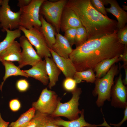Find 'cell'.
I'll list each match as a JSON object with an SVG mask.
<instances>
[{"label": "cell", "instance_id": "obj_1", "mask_svg": "<svg viewBox=\"0 0 127 127\" xmlns=\"http://www.w3.org/2000/svg\"><path fill=\"white\" fill-rule=\"evenodd\" d=\"M118 31L117 29L112 33L87 40L73 49L69 58L77 71L93 70L102 60L122 55L125 45L119 41Z\"/></svg>", "mask_w": 127, "mask_h": 127}, {"label": "cell", "instance_id": "obj_2", "mask_svg": "<svg viewBox=\"0 0 127 127\" xmlns=\"http://www.w3.org/2000/svg\"><path fill=\"white\" fill-rule=\"evenodd\" d=\"M65 6L77 15L86 30L87 40L112 33L118 29L117 21L96 10L90 0H67Z\"/></svg>", "mask_w": 127, "mask_h": 127}, {"label": "cell", "instance_id": "obj_3", "mask_svg": "<svg viewBox=\"0 0 127 127\" xmlns=\"http://www.w3.org/2000/svg\"><path fill=\"white\" fill-rule=\"evenodd\" d=\"M118 66L114 64L104 76L96 78L92 94L94 96H98L96 104L98 107L103 106L105 101H111V90L114 78L118 72Z\"/></svg>", "mask_w": 127, "mask_h": 127}, {"label": "cell", "instance_id": "obj_4", "mask_svg": "<svg viewBox=\"0 0 127 127\" xmlns=\"http://www.w3.org/2000/svg\"><path fill=\"white\" fill-rule=\"evenodd\" d=\"M67 0H60L52 2L44 0L40 8V13L46 20L55 28L56 32L59 33L62 15Z\"/></svg>", "mask_w": 127, "mask_h": 127}, {"label": "cell", "instance_id": "obj_5", "mask_svg": "<svg viewBox=\"0 0 127 127\" xmlns=\"http://www.w3.org/2000/svg\"><path fill=\"white\" fill-rule=\"evenodd\" d=\"M44 0H32L28 6L20 8V26L27 29L33 27L40 30L41 23L40 9Z\"/></svg>", "mask_w": 127, "mask_h": 127}, {"label": "cell", "instance_id": "obj_6", "mask_svg": "<svg viewBox=\"0 0 127 127\" xmlns=\"http://www.w3.org/2000/svg\"><path fill=\"white\" fill-rule=\"evenodd\" d=\"M72 96L68 102L62 103L60 101L59 98L57 107L54 113L50 115L53 117L63 116L65 117L69 120L78 118L81 111L78 108L79 100L82 92L81 89L76 87L71 92Z\"/></svg>", "mask_w": 127, "mask_h": 127}, {"label": "cell", "instance_id": "obj_7", "mask_svg": "<svg viewBox=\"0 0 127 127\" xmlns=\"http://www.w3.org/2000/svg\"><path fill=\"white\" fill-rule=\"evenodd\" d=\"M18 29L23 32L31 44L34 46L37 53L41 58L52 57L49 48L39 30L34 27L27 29L20 26Z\"/></svg>", "mask_w": 127, "mask_h": 127}, {"label": "cell", "instance_id": "obj_8", "mask_svg": "<svg viewBox=\"0 0 127 127\" xmlns=\"http://www.w3.org/2000/svg\"><path fill=\"white\" fill-rule=\"evenodd\" d=\"M59 98L54 91L46 87L42 90L38 100L32 103V107L36 111L51 115L57 107Z\"/></svg>", "mask_w": 127, "mask_h": 127}, {"label": "cell", "instance_id": "obj_9", "mask_svg": "<svg viewBox=\"0 0 127 127\" xmlns=\"http://www.w3.org/2000/svg\"><path fill=\"white\" fill-rule=\"evenodd\" d=\"M9 0H2L0 7V27L3 32L6 29L13 30L20 26V11L14 12L11 10Z\"/></svg>", "mask_w": 127, "mask_h": 127}, {"label": "cell", "instance_id": "obj_10", "mask_svg": "<svg viewBox=\"0 0 127 127\" xmlns=\"http://www.w3.org/2000/svg\"><path fill=\"white\" fill-rule=\"evenodd\" d=\"M19 43L22 49L20 59L18 62L20 68L27 65L32 66L42 60L24 35L19 38Z\"/></svg>", "mask_w": 127, "mask_h": 127}, {"label": "cell", "instance_id": "obj_11", "mask_svg": "<svg viewBox=\"0 0 127 127\" xmlns=\"http://www.w3.org/2000/svg\"><path fill=\"white\" fill-rule=\"evenodd\" d=\"M119 77L113 85L111 92V105L115 107L125 108L127 106V87L123 84L119 69Z\"/></svg>", "mask_w": 127, "mask_h": 127}, {"label": "cell", "instance_id": "obj_12", "mask_svg": "<svg viewBox=\"0 0 127 127\" xmlns=\"http://www.w3.org/2000/svg\"><path fill=\"white\" fill-rule=\"evenodd\" d=\"M84 110L81 111L80 115L78 118L72 120L66 121L58 117H52V121L56 125L63 127H97L98 126L107 127V124L106 122L104 121L101 124L96 125L91 124L87 122L84 117Z\"/></svg>", "mask_w": 127, "mask_h": 127}, {"label": "cell", "instance_id": "obj_13", "mask_svg": "<svg viewBox=\"0 0 127 127\" xmlns=\"http://www.w3.org/2000/svg\"><path fill=\"white\" fill-rule=\"evenodd\" d=\"M49 49L52 58L65 78H73L77 71L71 60L59 56L50 48Z\"/></svg>", "mask_w": 127, "mask_h": 127}, {"label": "cell", "instance_id": "obj_14", "mask_svg": "<svg viewBox=\"0 0 127 127\" xmlns=\"http://www.w3.org/2000/svg\"><path fill=\"white\" fill-rule=\"evenodd\" d=\"M104 5L109 4L110 7L106 8L107 12L114 15L117 20L118 29H121L126 25L127 22V12L119 6L115 0H102Z\"/></svg>", "mask_w": 127, "mask_h": 127}, {"label": "cell", "instance_id": "obj_15", "mask_svg": "<svg viewBox=\"0 0 127 127\" xmlns=\"http://www.w3.org/2000/svg\"><path fill=\"white\" fill-rule=\"evenodd\" d=\"M82 26L77 15L71 9L65 6L61 17L60 30L63 32L70 28H76Z\"/></svg>", "mask_w": 127, "mask_h": 127}, {"label": "cell", "instance_id": "obj_16", "mask_svg": "<svg viewBox=\"0 0 127 127\" xmlns=\"http://www.w3.org/2000/svg\"><path fill=\"white\" fill-rule=\"evenodd\" d=\"M23 71L29 77H31L40 82L44 85L49 83V79L47 72L45 60H42L32 66L27 70Z\"/></svg>", "mask_w": 127, "mask_h": 127}, {"label": "cell", "instance_id": "obj_17", "mask_svg": "<svg viewBox=\"0 0 127 127\" xmlns=\"http://www.w3.org/2000/svg\"><path fill=\"white\" fill-rule=\"evenodd\" d=\"M56 41L51 48L59 56L69 58L73 49L69 43L64 36L56 32Z\"/></svg>", "mask_w": 127, "mask_h": 127}, {"label": "cell", "instance_id": "obj_18", "mask_svg": "<svg viewBox=\"0 0 127 127\" xmlns=\"http://www.w3.org/2000/svg\"><path fill=\"white\" fill-rule=\"evenodd\" d=\"M19 43L15 40L0 55V61L19 62L20 59L22 51Z\"/></svg>", "mask_w": 127, "mask_h": 127}, {"label": "cell", "instance_id": "obj_19", "mask_svg": "<svg viewBox=\"0 0 127 127\" xmlns=\"http://www.w3.org/2000/svg\"><path fill=\"white\" fill-rule=\"evenodd\" d=\"M40 19L41 23L40 30L44 36L49 48H51L56 41L55 29L47 21L42 15H40Z\"/></svg>", "mask_w": 127, "mask_h": 127}, {"label": "cell", "instance_id": "obj_20", "mask_svg": "<svg viewBox=\"0 0 127 127\" xmlns=\"http://www.w3.org/2000/svg\"><path fill=\"white\" fill-rule=\"evenodd\" d=\"M44 58L46 70L49 81L48 87L51 89L58 81L59 76L61 71L52 58L46 57Z\"/></svg>", "mask_w": 127, "mask_h": 127}, {"label": "cell", "instance_id": "obj_21", "mask_svg": "<svg viewBox=\"0 0 127 127\" xmlns=\"http://www.w3.org/2000/svg\"><path fill=\"white\" fill-rule=\"evenodd\" d=\"M119 56H116L112 58L105 59L97 64L93 70L96 73V78H99L104 76L113 65L120 61Z\"/></svg>", "mask_w": 127, "mask_h": 127}, {"label": "cell", "instance_id": "obj_22", "mask_svg": "<svg viewBox=\"0 0 127 127\" xmlns=\"http://www.w3.org/2000/svg\"><path fill=\"white\" fill-rule=\"evenodd\" d=\"M4 66L5 72L3 78V81L0 85V90L2 91V88L4 82L9 77L12 76L20 75L27 78L29 77L27 74L20 70L18 67L16 66L12 62L5 61L2 62Z\"/></svg>", "mask_w": 127, "mask_h": 127}, {"label": "cell", "instance_id": "obj_23", "mask_svg": "<svg viewBox=\"0 0 127 127\" xmlns=\"http://www.w3.org/2000/svg\"><path fill=\"white\" fill-rule=\"evenodd\" d=\"M6 36L0 43V55L16 39L21 36V31L19 29L13 30L6 29Z\"/></svg>", "mask_w": 127, "mask_h": 127}, {"label": "cell", "instance_id": "obj_24", "mask_svg": "<svg viewBox=\"0 0 127 127\" xmlns=\"http://www.w3.org/2000/svg\"><path fill=\"white\" fill-rule=\"evenodd\" d=\"M73 78L77 83H80L82 80L88 83H93L95 82L96 78L93 69H89L81 71H76Z\"/></svg>", "mask_w": 127, "mask_h": 127}, {"label": "cell", "instance_id": "obj_25", "mask_svg": "<svg viewBox=\"0 0 127 127\" xmlns=\"http://www.w3.org/2000/svg\"><path fill=\"white\" fill-rule=\"evenodd\" d=\"M36 112V110L34 108H30L22 114L16 121L11 122L9 127H21L34 117Z\"/></svg>", "mask_w": 127, "mask_h": 127}, {"label": "cell", "instance_id": "obj_26", "mask_svg": "<svg viewBox=\"0 0 127 127\" xmlns=\"http://www.w3.org/2000/svg\"><path fill=\"white\" fill-rule=\"evenodd\" d=\"M35 115L37 120L36 127H63L54 123L50 115L36 111Z\"/></svg>", "mask_w": 127, "mask_h": 127}, {"label": "cell", "instance_id": "obj_27", "mask_svg": "<svg viewBox=\"0 0 127 127\" xmlns=\"http://www.w3.org/2000/svg\"><path fill=\"white\" fill-rule=\"evenodd\" d=\"M87 39V33L85 28L82 26L76 28L75 41L76 47L82 44Z\"/></svg>", "mask_w": 127, "mask_h": 127}, {"label": "cell", "instance_id": "obj_28", "mask_svg": "<svg viewBox=\"0 0 127 127\" xmlns=\"http://www.w3.org/2000/svg\"><path fill=\"white\" fill-rule=\"evenodd\" d=\"M77 84L76 81L73 78L69 77L65 78L64 80L63 86L65 90L71 92L76 88Z\"/></svg>", "mask_w": 127, "mask_h": 127}, {"label": "cell", "instance_id": "obj_29", "mask_svg": "<svg viewBox=\"0 0 127 127\" xmlns=\"http://www.w3.org/2000/svg\"><path fill=\"white\" fill-rule=\"evenodd\" d=\"M91 4L97 11L105 16H107L106 8L102 0H90Z\"/></svg>", "mask_w": 127, "mask_h": 127}, {"label": "cell", "instance_id": "obj_30", "mask_svg": "<svg viewBox=\"0 0 127 127\" xmlns=\"http://www.w3.org/2000/svg\"><path fill=\"white\" fill-rule=\"evenodd\" d=\"M117 35L120 43L127 46V26L126 25L123 28L118 29Z\"/></svg>", "mask_w": 127, "mask_h": 127}, {"label": "cell", "instance_id": "obj_31", "mask_svg": "<svg viewBox=\"0 0 127 127\" xmlns=\"http://www.w3.org/2000/svg\"><path fill=\"white\" fill-rule=\"evenodd\" d=\"M76 28H70L65 32L64 37L68 41L72 47L75 44V37Z\"/></svg>", "mask_w": 127, "mask_h": 127}, {"label": "cell", "instance_id": "obj_32", "mask_svg": "<svg viewBox=\"0 0 127 127\" xmlns=\"http://www.w3.org/2000/svg\"><path fill=\"white\" fill-rule=\"evenodd\" d=\"M29 83L25 79H21L18 80L16 83V87L17 90L20 92L26 91L29 88Z\"/></svg>", "mask_w": 127, "mask_h": 127}, {"label": "cell", "instance_id": "obj_33", "mask_svg": "<svg viewBox=\"0 0 127 127\" xmlns=\"http://www.w3.org/2000/svg\"><path fill=\"white\" fill-rule=\"evenodd\" d=\"M9 105L11 110L14 112L18 111L21 107L20 101L18 99H16L11 100L9 102Z\"/></svg>", "mask_w": 127, "mask_h": 127}, {"label": "cell", "instance_id": "obj_34", "mask_svg": "<svg viewBox=\"0 0 127 127\" xmlns=\"http://www.w3.org/2000/svg\"><path fill=\"white\" fill-rule=\"evenodd\" d=\"M37 123V118L35 115L33 118L21 127H36Z\"/></svg>", "mask_w": 127, "mask_h": 127}, {"label": "cell", "instance_id": "obj_35", "mask_svg": "<svg viewBox=\"0 0 127 127\" xmlns=\"http://www.w3.org/2000/svg\"><path fill=\"white\" fill-rule=\"evenodd\" d=\"M120 60L122 61L123 62L122 67L127 66V46H125L124 51L122 54L119 57Z\"/></svg>", "mask_w": 127, "mask_h": 127}, {"label": "cell", "instance_id": "obj_36", "mask_svg": "<svg viewBox=\"0 0 127 127\" xmlns=\"http://www.w3.org/2000/svg\"><path fill=\"white\" fill-rule=\"evenodd\" d=\"M124 112V116L122 120L119 123L115 124L110 123V125H112L115 127H120L123 123L126 121L127 119V106L125 107Z\"/></svg>", "mask_w": 127, "mask_h": 127}, {"label": "cell", "instance_id": "obj_37", "mask_svg": "<svg viewBox=\"0 0 127 127\" xmlns=\"http://www.w3.org/2000/svg\"><path fill=\"white\" fill-rule=\"evenodd\" d=\"M32 0H18L17 6L20 8L27 6L30 3Z\"/></svg>", "mask_w": 127, "mask_h": 127}, {"label": "cell", "instance_id": "obj_38", "mask_svg": "<svg viewBox=\"0 0 127 127\" xmlns=\"http://www.w3.org/2000/svg\"><path fill=\"white\" fill-rule=\"evenodd\" d=\"M9 122L4 121L2 118L0 113V127H8Z\"/></svg>", "mask_w": 127, "mask_h": 127}, {"label": "cell", "instance_id": "obj_39", "mask_svg": "<svg viewBox=\"0 0 127 127\" xmlns=\"http://www.w3.org/2000/svg\"><path fill=\"white\" fill-rule=\"evenodd\" d=\"M123 67L125 72V77L122 81L124 85L125 86L127 84V66H125Z\"/></svg>", "mask_w": 127, "mask_h": 127}, {"label": "cell", "instance_id": "obj_40", "mask_svg": "<svg viewBox=\"0 0 127 127\" xmlns=\"http://www.w3.org/2000/svg\"><path fill=\"white\" fill-rule=\"evenodd\" d=\"M123 7V8H122L123 10H127V5H122Z\"/></svg>", "mask_w": 127, "mask_h": 127}, {"label": "cell", "instance_id": "obj_41", "mask_svg": "<svg viewBox=\"0 0 127 127\" xmlns=\"http://www.w3.org/2000/svg\"><path fill=\"white\" fill-rule=\"evenodd\" d=\"M2 1V0H0V6L1 5Z\"/></svg>", "mask_w": 127, "mask_h": 127}, {"label": "cell", "instance_id": "obj_42", "mask_svg": "<svg viewBox=\"0 0 127 127\" xmlns=\"http://www.w3.org/2000/svg\"></svg>", "mask_w": 127, "mask_h": 127}]
</instances>
